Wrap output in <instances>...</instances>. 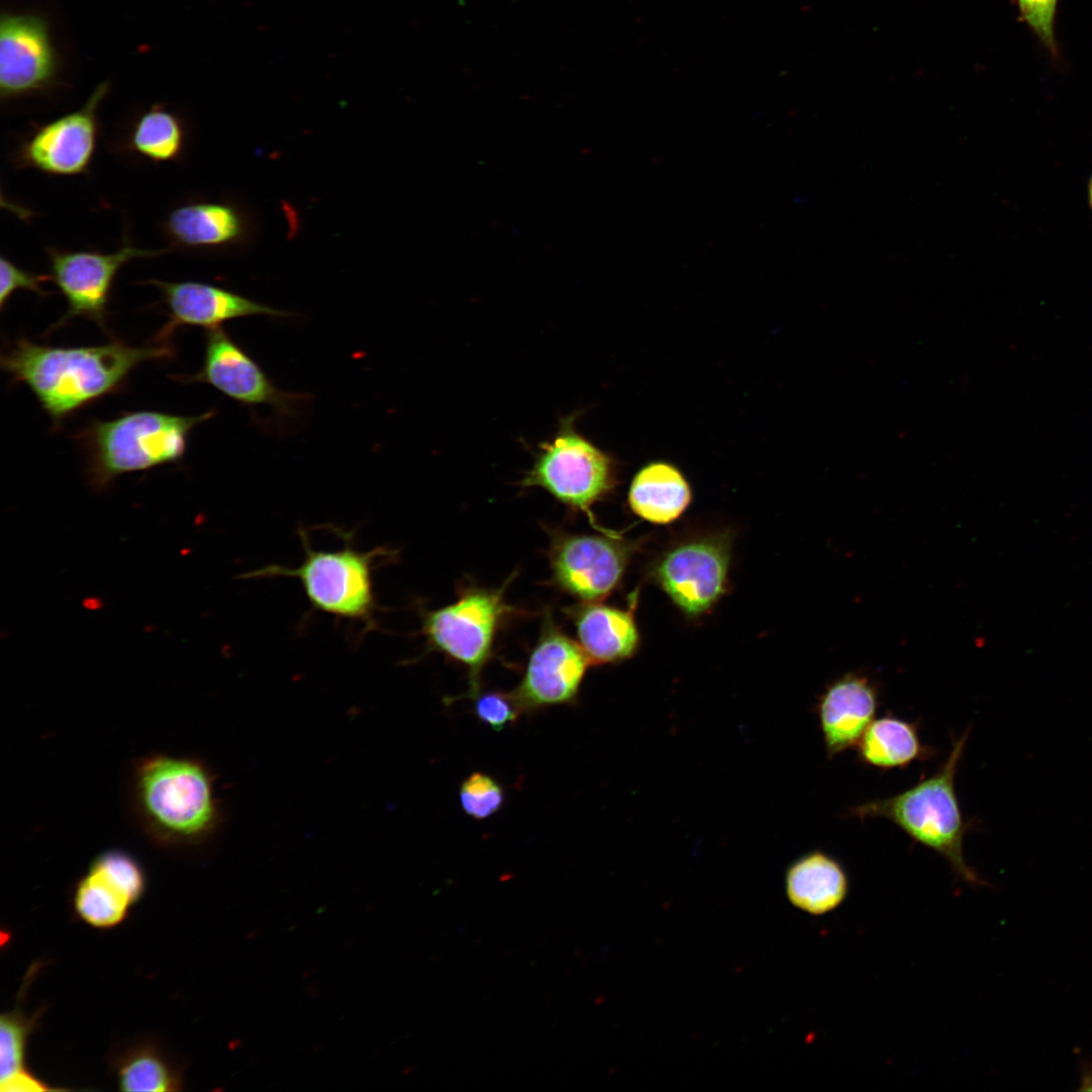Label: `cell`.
Wrapping results in <instances>:
<instances>
[{"label":"cell","mask_w":1092,"mask_h":1092,"mask_svg":"<svg viewBox=\"0 0 1092 1092\" xmlns=\"http://www.w3.org/2000/svg\"><path fill=\"white\" fill-rule=\"evenodd\" d=\"M511 581L512 577L497 588L466 586L452 604L423 613L422 634L429 647L466 667V698L480 692L481 672L492 656L495 637L516 612L505 598Z\"/></svg>","instance_id":"52a82bcc"},{"label":"cell","mask_w":1092,"mask_h":1092,"mask_svg":"<svg viewBox=\"0 0 1092 1092\" xmlns=\"http://www.w3.org/2000/svg\"><path fill=\"white\" fill-rule=\"evenodd\" d=\"M970 728L952 738L945 761L928 777L888 798L875 799L849 808L846 816L859 820L888 819L918 843L945 859L957 880L973 888L990 886L964 854V837L973 823L965 821L956 790L960 760Z\"/></svg>","instance_id":"3957f363"},{"label":"cell","mask_w":1092,"mask_h":1092,"mask_svg":"<svg viewBox=\"0 0 1092 1092\" xmlns=\"http://www.w3.org/2000/svg\"><path fill=\"white\" fill-rule=\"evenodd\" d=\"M1080 1091H1092V1056L1081 1059L1079 1063Z\"/></svg>","instance_id":"f546056e"},{"label":"cell","mask_w":1092,"mask_h":1092,"mask_svg":"<svg viewBox=\"0 0 1092 1092\" xmlns=\"http://www.w3.org/2000/svg\"><path fill=\"white\" fill-rule=\"evenodd\" d=\"M1089 202H1090V205H1091V208H1092V177H1091V180H1090V183H1089Z\"/></svg>","instance_id":"4dcf8cb0"},{"label":"cell","mask_w":1092,"mask_h":1092,"mask_svg":"<svg viewBox=\"0 0 1092 1092\" xmlns=\"http://www.w3.org/2000/svg\"><path fill=\"white\" fill-rule=\"evenodd\" d=\"M60 56L47 18L36 13L3 12L0 17V96L10 100L53 87Z\"/></svg>","instance_id":"8fae6325"},{"label":"cell","mask_w":1092,"mask_h":1092,"mask_svg":"<svg viewBox=\"0 0 1092 1092\" xmlns=\"http://www.w3.org/2000/svg\"><path fill=\"white\" fill-rule=\"evenodd\" d=\"M565 613L589 662H615L634 651L638 634L629 612L583 602L567 608Z\"/></svg>","instance_id":"ffe728a7"},{"label":"cell","mask_w":1092,"mask_h":1092,"mask_svg":"<svg viewBox=\"0 0 1092 1092\" xmlns=\"http://www.w3.org/2000/svg\"><path fill=\"white\" fill-rule=\"evenodd\" d=\"M879 706V689L864 674L848 672L826 687L816 712L829 759L856 747Z\"/></svg>","instance_id":"e0dca14e"},{"label":"cell","mask_w":1092,"mask_h":1092,"mask_svg":"<svg viewBox=\"0 0 1092 1092\" xmlns=\"http://www.w3.org/2000/svg\"><path fill=\"white\" fill-rule=\"evenodd\" d=\"M108 90L107 82L100 83L82 107L34 129L13 155L16 166L55 176L86 173L97 144V110Z\"/></svg>","instance_id":"9c48e42d"},{"label":"cell","mask_w":1092,"mask_h":1092,"mask_svg":"<svg viewBox=\"0 0 1092 1092\" xmlns=\"http://www.w3.org/2000/svg\"><path fill=\"white\" fill-rule=\"evenodd\" d=\"M128 803L140 832L162 849L200 846L221 819L213 775L192 755L156 751L136 758L129 775Z\"/></svg>","instance_id":"7a4b0ae2"},{"label":"cell","mask_w":1092,"mask_h":1092,"mask_svg":"<svg viewBox=\"0 0 1092 1092\" xmlns=\"http://www.w3.org/2000/svg\"><path fill=\"white\" fill-rule=\"evenodd\" d=\"M691 500V489L681 472L672 464L654 461L634 476L628 502L641 518L657 524L676 519Z\"/></svg>","instance_id":"603a6c76"},{"label":"cell","mask_w":1092,"mask_h":1092,"mask_svg":"<svg viewBox=\"0 0 1092 1092\" xmlns=\"http://www.w3.org/2000/svg\"><path fill=\"white\" fill-rule=\"evenodd\" d=\"M146 887L145 869L134 855L120 848L105 849L91 860L77 881L73 906L88 925L112 928L124 921Z\"/></svg>","instance_id":"4fadbf2b"},{"label":"cell","mask_w":1092,"mask_h":1092,"mask_svg":"<svg viewBox=\"0 0 1092 1092\" xmlns=\"http://www.w3.org/2000/svg\"><path fill=\"white\" fill-rule=\"evenodd\" d=\"M192 380L207 383L245 406H269L283 423L298 418L310 398L280 389L221 327L207 331L202 368Z\"/></svg>","instance_id":"ba28073f"},{"label":"cell","mask_w":1092,"mask_h":1092,"mask_svg":"<svg viewBox=\"0 0 1092 1092\" xmlns=\"http://www.w3.org/2000/svg\"><path fill=\"white\" fill-rule=\"evenodd\" d=\"M472 699L473 712L477 719L496 731L515 723L522 713L512 693L479 692Z\"/></svg>","instance_id":"83f0119b"},{"label":"cell","mask_w":1092,"mask_h":1092,"mask_svg":"<svg viewBox=\"0 0 1092 1092\" xmlns=\"http://www.w3.org/2000/svg\"><path fill=\"white\" fill-rule=\"evenodd\" d=\"M919 723L887 712L874 719L856 745L859 763L880 770L903 769L934 757L936 749L922 742Z\"/></svg>","instance_id":"44dd1931"},{"label":"cell","mask_w":1092,"mask_h":1092,"mask_svg":"<svg viewBox=\"0 0 1092 1092\" xmlns=\"http://www.w3.org/2000/svg\"><path fill=\"white\" fill-rule=\"evenodd\" d=\"M0 1018V1091L32 1092L64 1090L50 1086L34 1076L26 1067L25 1054L28 1037L37 1026L41 1010L27 1015L21 1003Z\"/></svg>","instance_id":"cb8c5ba5"},{"label":"cell","mask_w":1092,"mask_h":1092,"mask_svg":"<svg viewBox=\"0 0 1092 1092\" xmlns=\"http://www.w3.org/2000/svg\"><path fill=\"white\" fill-rule=\"evenodd\" d=\"M785 885L790 903L814 916L839 908L850 890L845 867L821 849L809 851L793 861L786 872Z\"/></svg>","instance_id":"ac0fdd59"},{"label":"cell","mask_w":1092,"mask_h":1092,"mask_svg":"<svg viewBox=\"0 0 1092 1092\" xmlns=\"http://www.w3.org/2000/svg\"><path fill=\"white\" fill-rule=\"evenodd\" d=\"M553 583L582 602L604 598L618 584L627 554L624 547L606 537L556 532L549 549Z\"/></svg>","instance_id":"5bb4252c"},{"label":"cell","mask_w":1092,"mask_h":1092,"mask_svg":"<svg viewBox=\"0 0 1092 1092\" xmlns=\"http://www.w3.org/2000/svg\"><path fill=\"white\" fill-rule=\"evenodd\" d=\"M185 144L182 121L162 104H154L132 125L129 149L157 163L177 160Z\"/></svg>","instance_id":"d4e9b609"},{"label":"cell","mask_w":1092,"mask_h":1092,"mask_svg":"<svg viewBox=\"0 0 1092 1092\" xmlns=\"http://www.w3.org/2000/svg\"><path fill=\"white\" fill-rule=\"evenodd\" d=\"M170 240L184 248H218L241 241L247 232L243 214L224 202H191L173 209L164 221Z\"/></svg>","instance_id":"d6986e66"},{"label":"cell","mask_w":1092,"mask_h":1092,"mask_svg":"<svg viewBox=\"0 0 1092 1092\" xmlns=\"http://www.w3.org/2000/svg\"><path fill=\"white\" fill-rule=\"evenodd\" d=\"M108 1062L121 1091L164 1092L184 1088L178 1064L152 1039L122 1044L111 1053Z\"/></svg>","instance_id":"7402d4cb"},{"label":"cell","mask_w":1092,"mask_h":1092,"mask_svg":"<svg viewBox=\"0 0 1092 1092\" xmlns=\"http://www.w3.org/2000/svg\"><path fill=\"white\" fill-rule=\"evenodd\" d=\"M459 801L466 815L483 820L500 810L505 803V790L493 777L474 771L461 783Z\"/></svg>","instance_id":"484cf974"},{"label":"cell","mask_w":1092,"mask_h":1092,"mask_svg":"<svg viewBox=\"0 0 1092 1092\" xmlns=\"http://www.w3.org/2000/svg\"><path fill=\"white\" fill-rule=\"evenodd\" d=\"M214 414L182 417L141 411L92 422L83 435L92 484L104 488L120 474L180 460L191 431Z\"/></svg>","instance_id":"277c9868"},{"label":"cell","mask_w":1092,"mask_h":1092,"mask_svg":"<svg viewBox=\"0 0 1092 1092\" xmlns=\"http://www.w3.org/2000/svg\"><path fill=\"white\" fill-rule=\"evenodd\" d=\"M166 303L171 321L162 334L170 336L177 326H195L207 330L219 328L236 318L267 315L288 317L291 313L255 301L228 289L196 281L167 282L151 280Z\"/></svg>","instance_id":"2e32d148"},{"label":"cell","mask_w":1092,"mask_h":1092,"mask_svg":"<svg viewBox=\"0 0 1092 1092\" xmlns=\"http://www.w3.org/2000/svg\"><path fill=\"white\" fill-rule=\"evenodd\" d=\"M728 567L726 546L719 540L685 544L664 558L657 576L673 602L690 615L706 611L721 595Z\"/></svg>","instance_id":"9a60e30c"},{"label":"cell","mask_w":1092,"mask_h":1092,"mask_svg":"<svg viewBox=\"0 0 1092 1092\" xmlns=\"http://www.w3.org/2000/svg\"><path fill=\"white\" fill-rule=\"evenodd\" d=\"M167 251L144 250L129 244L110 254L48 249L51 279L68 302L62 322L84 316L104 325L111 286L121 266L132 259L155 257Z\"/></svg>","instance_id":"7c38bea8"},{"label":"cell","mask_w":1092,"mask_h":1092,"mask_svg":"<svg viewBox=\"0 0 1092 1092\" xmlns=\"http://www.w3.org/2000/svg\"><path fill=\"white\" fill-rule=\"evenodd\" d=\"M589 660L546 614L524 675L512 692L522 713L574 702Z\"/></svg>","instance_id":"30bf717a"},{"label":"cell","mask_w":1092,"mask_h":1092,"mask_svg":"<svg viewBox=\"0 0 1092 1092\" xmlns=\"http://www.w3.org/2000/svg\"><path fill=\"white\" fill-rule=\"evenodd\" d=\"M1021 19L1038 40L1058 59L1059 49L1055 36V19L1058 0H1016Z\"/></svg>","instance_id":"4316f807"},{"label":"cell","mask_w":1092,"mask_h":1092,"mask_svg":"<svg viewBox=\"0 0 1092 1092\" xmlns=\"http://www.w3.org/2000/svg\"><path fill=\"white\" fill-rule=\"evenodd\" d=\"M304 559L298 567L272 564L242 575L243 578L288 576L297 578L310 605L336 617L373 627L377 610L373 589L374 563L390 551L377 547L359 551L346 543L338 550H314L299 530Z\"/></svg>","instance_id":"5b68a950"},{"label":"cell","mask_w":1092,"mask_h":1092,"mask_svg":"<svg viewBox=\"0 0 1092 1092\" xmlns=\"http://www.w3.org/2000/svg\"><path fill=\"white\" fill-rule=\"evenodd\" d=\"M159 345L131 347L114 341L100 346L53 347L21 339L1 356L12 380L24 383L55 423L120 388L140 363L170 357Z\"/></svg>","instance_id":"6da1fadb"},{"label":"cell","mask_w":1092,"mask_h":1092,"mask_svg":"<svg viewBox=\"0 0 1092 1092\" xmlns=\"http://www.w3.org/2000/svg\"><path fill=\"white\" fill-rule=\"evenodd\" d=\"M51 279L44 274H35L25 271L16 266L9 259L0 258V308L3 309L6 301L17 289H25L47 296L48 293L41 285Z\"/></svg>","instance_id":"f1b7e54d"},{"label":"cell","mask_w":1092,"mask_h":1092,"mask_svg":"<svg viewBox=\"0 0 1092 1092\" xmlns=\"http://www.w3.org/2000/svg\"><path fill=\"white\" fill-rule=\"evenodd\" d=\"M576 414L560 420L555 434L537 446L520 486L540 487L572 512L592 518L590 508L616 484V462L575 428Z\"/></svg>","instance_id":"8992f818"}]
</instances>
